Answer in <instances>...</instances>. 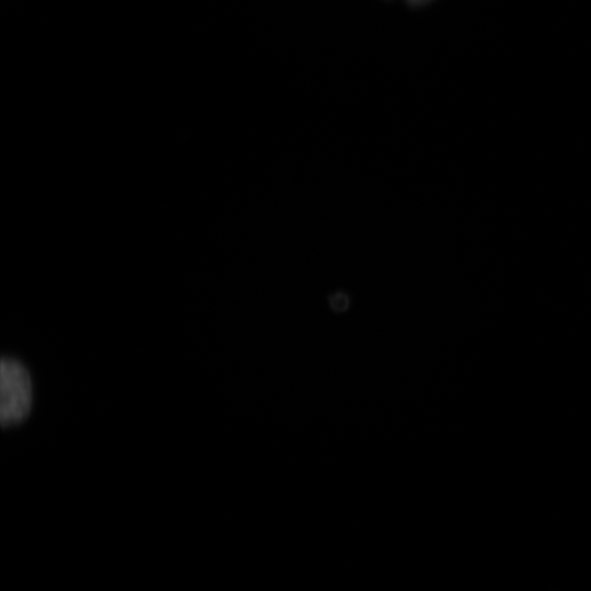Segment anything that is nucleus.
Segmentation results:
<instances>
[{
  "mask_svg": "<svg viewBox=\"0 0 591 591\" xmlns=\"http://www.w3.org/2000/svg\"><path fill=\"white\" fill-rule=\"evenodd\" d=\"M410 5H422V4H426L428 2H430L431 0H406Z\"/></svg>",
  "mask_w": 591,
  "mask_h": 591,
  "instance_id": "7ed1b4c3",
  "label": "nucleus"
},
{
  "mask_svg": "<svg viewBox=\"0 0 591 591\" xmlns=\"http://www.w3.org/2000/svg\"><path fill=\"white\" fill-rule=\"evenodd\" d=\"M32 406V381L26 368L16 359L0 362V422L10 426L23 420Z\"/></svg>",
  "mask_w": 591,
  "mask_h": 591,
  "instance_id": "f257e3e1",
  "label": "nucleus"
},
{
  "mask_svg": "<svg viewBox=\"0 0 591 591\" xmlns=\"http://www.w3.org/2000/svg\"><path fill=\"white\" fill-rule=\"evenodd\" d=\"M329 306L336 313L346 311L349 306V298L344 292H336L329 298Z\"/></svg>",
  "mask_w": 591,
  "mask_h": 591,
  "instance_id": "f03ea898",
  "label": "nucleus"
}]
</instances>
